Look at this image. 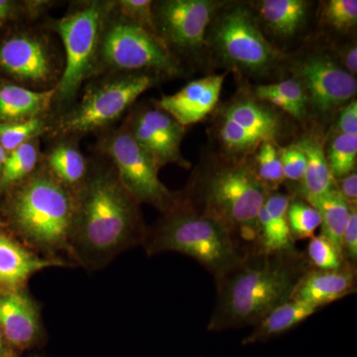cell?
Returning <instances> with one entry per match:
<instances>
[{"label": "cell", "mask_w": 357, "mask_h": 357, "mask_svg": "<svg viewBox=\"0 0 357 357\" xmlns=\"http://www.w3.org/2000/svg\"><path fill=\"white\" fill-rule=\"evenodd\" d=\"M75 201L68 253L73 266L96 271L144 243L148 229L140 204L123 187L107 159L89 164Z\"/></svg>", "instance_id": "6da1fadb"}, {"label": "cell", "mask_w": 357, "mask_h": 357, "mask_svg": "<svg viewBox=\"0 0 357 357\" xmlns=\"http://www.w3.org/2000/svg\"><path fill=\"white\" fill-rule=\"evenodd\" d=\"M299 252L264 253L249 250L238 264L217 279V302L208 332L255 326L268 314L292 299L307 270Z\"/></svg>", "instance_id": "7a4b0ae2"}, {"label": "cell", "mask_w": 357, "mask_h": 357, "mask_svg": "<svg viewBox=\"0 0 357 357\" xmlns=\"http://www.w3.org/2000/svg\"><path fill=\"white\" fill-rule=\"evenodd\" d=\"M75 203V194L56 180L42 160L34 173L0 197V222L38 255L70 263Z\"/></svg>", "instance_id": "3957f363"}, {"label": "cell", "mask_w": 357, "mask_h": 357, "mask_svg": "<svg viewBox=\"0 0 357 357\" xmlns=\"http://www.w3.org/2000/svg\"><path fill=\"white\" fill-rule=\"evenodd\" d=\"M148 255L177 252L190 256L211 272L215 280L243 260L250 249L223 223L204 213L189 199L180 201L152 229L142 244Z\"/></svg>", "instance_id": "277c9868"}, {"label": "cell", "mask_w": 357, "mask_h": 357, "mask_svg": "<svg viewBox=\"0 0 357 357\" xmlns=\"http://www.w3.org/2000/svg\"><path fill=\"white\" fill-rule=\"evenodd\" d=\"M114 0L79 2L62 17L49 21L47 29L60 37L64 47V70L55 89L53 116L76 102L84 82L93 77L100 37Z\"/></svg>", "instance_id": "5b68a950"}, {"label": "cell", "mask_w": 357, "mask_h": 357, "mask_svg": "<svg viewBox=\"0 0 357 357\" xmlns=\"http://www.w3.org/2000/svg\"><path fill=\"white\" fill-rule=\"evenodd\" d=\"M151 73H122L95 77L86 84L81 100L52 117L51 139L79 138L105 131L160 79Z\"/></svg>", "instance_id": "8992f818"}, {"label": "cell", "mask_w": 357, "mask_h": 357, "mask_svg": "<svg viewBox=\"0 0 357 357\" xmlns=\"http://www.w3.org/2000/svg\"><path fill=\"white\" fill-rule=\"evenodd\" d=\"M202 211L223 223L252 250L258 234V215L269 192L256 175L253 164L241 162L215 169L199 184Z\"/></svg>", "instance_id": "52a82bcc"}, {"label": "cell", "mask_w": 357, "mask_h": 357, "mask_svg": "<svg viewBox=\"0 0 357 357\" xmlns=\"http://www.w3.org/2000/svg\"><path fill=\"white\" fill-rule=\"evenodd\" d=\"M181 72L177 56L158 35L122 17L114 6L103 25L93 79L122 73L177 77Z\"/></svg>", "instance_id": "ba28073f"}, {"label": "cell", "mask_w": 357, "mask_h": 357, "mask_svg": "<svg viewBox=\"0 0 357 357\" xmlns=\"http://www.w3.org/2000/svg\"><path fill=\"white\" fill-rule=\"evenodd\" d=\"M64 60L46 30L14 28L0 38V79L37 91L56 89Z\"/></svg>", "instance_id": "9c48e42d"}, {"label": "cell", "mask_w": 357, "mask_h": 357, "mask_svg": "<svg viewBox=\"0 0 357 357\" xmlns=\"http://www.w3.org/2000/svg\"><path fill=\"white\" fill-rule=\"evenodd\" d=\"M96 149L112 164L121 184L140 204H150L165 213L180 201L181 195L160 181L161 167L136 142L126 122L103 131Z\"/></svg>", "instance_id": "30bf717a"}, {"label": "cell", "mask_w": 357, "mask_h": 357, "mask_svg": "<svg viewBox=\"0 0 357 357\" xmlns=\"http://www.w3.org/2000/svg\"><path fill=\"white\" fill-rule=\"evenodd\" d=\"M211 44L225 65L250 74H261L278 64L280 52L263 34L253 14L234 6L218 16Z\"/></svg>", "instance_id": "8fae6325"}, {"label": "cell", "mask_w": 357, "mask_h": 357, "mask_svg": "<svg viewBox=\"0 0 357 357\" xmlns=\"http://www.w3.org/2000/svg\"><path fill=\"white\" fill-rule=\"evenodd\" d=\"M220 2L211 0H164L154 4L157 33L170 51L187 53L204 46L206 30Z\"/></svg>", "instance_id": "7c38bea8"}, {"label": "cell", "mask_w": 357, "mask_h": 357, "mask_svg": "<svg viewBox=\"0 0 357 357\" xmlns=\"http://www.w3.org/2000/svg\"><path fill=\"white\" fill-rule=\"evenodd\" d=\"M295 75L306 91L307 102L321 114L347 105L356 95V77L330 56H310L296 66Z\"/></svg>", "instance_id": "4fadbf2b"}, {"label": "cell", "mask_w": 357, "mask_h": 357, "mask_svg": "<svg viewBox=\"0 0 357 357\" xmlns=\"http://www.w3.org/2000/svg\"><path fill=\"white\" fill-rule=\"evenodd\" d=\"M126 124L136 142L161 168L168 164L191 166L181 152L185 128L166 112L144 107L131 114Z\"/></svg>", "instance_id": "5bb4252c"}, {"label": "cell", "mask_w": 357, "mask_h": 357, "mask_svg": "<svg viewBox=\"0 0 357 357\" xmlns=\"http://www.w3.org/2000/svg\"><path fill=\"white\" fill-rule=\"evenodd\" d=\"M0 328L16 354L34 349L44 338L41 307L28 292H0Z\"/></svg>", "instance_id": "9a60e30c"}, {"label": "cell", "mask_w": 357, "mask_h": 357, "mask_svg": "<svg viewBox=\"0 0 357 357\" xmlns=\"http://www.w3.org/2000/svg\"><path fill=\"white\" fill-rule=\"evenodd\" d=\"M227 74L195 79L173 95L163 96L155 107L172 116L181 126H189L203 121L215 109Z\"/></svg>", "instance_id": "2e32d148"}, {"label": "cell", "mask_w": 357, "mask_h": 357, "mask_svg": "<svg viewBox=\"0 0 357 357\" xmlns=\"http://www.w3.org/2000/svg\"><path fill=\"white\" fill-rule=\"evenodd\" d=\"M53 267H73L70 263L45 258L27 248L0 222V292L27 288L35 274Z\"/></svg>", "instance_id": "e0dca14e"}, {"label": "cell", "mask_w": 357, "mask_h": 357, "mask_svg": "<svg viewBox=\"0 0 357 357\" xmlns=\"http://www.w3.org/2000/svg\"><path fill=\"white\" fill-rule=\"evenodd\" d=\"M356 291V267L347 263L338 270H307L294 290L292 299L324 307Z\"/></svg>", "instance_id": "ac0fdd59"}, {"label": "cell", "mask_w": 357, "mask_h": 357, "mask_svg": "<svg viewBox=\"0 0 357 357\" xmlns=\"http://www.w3.org/2000/svg\"><path fill=\"white\" fill-rule=\"evenodd\" d=\"M290 198L280 192H270L258 215V234L252 250L264 253L297 250L289 229L287 210Z\"/></svg>", "instance_id": "d6986e66"}, {"label": "cell", "mask_w": 357, "mask_h": 357, "mask_svg": "<svg viewBox=\"0 0 357 357\" xmlns=\"http://www.w3.org/2000/svg\"><path fill=\"white\" fill-rule=\"evenodd\" d=\"M55 89L37 91L0 79V124L53 115Z\"/></svg>", "instance_id": "ffe728a7"}, {"label": "cell", "mask_w": 357, "mask_h": 357, "mask_svg": "<svg viewBox=\"0 0 357 357\" xmlns=\"http://www.w3.org/2000/svg\"><path fill=\"white\" fill-rule=\"evenodd\" d=\"M79 138H55L42 153L47 169L66 189L76 194L84 184L89 171V161L82 153Z\"/></svg>", "instance_id": "44dd1931"}, {"label": "cell", "mask_w": 357, "mask_h": 357, "mask_svg": "<svg viewBox=\"0 0 357 357\" xmlns=\"http://www.w3.org/2000/svg\"><path fill=\"white\" fill-rule=\"evenodd\" d=\"M319 310V307L302 301H288L276 307L255 325L252 333H249L241 344H258L284 335L306 321Z\"/></svg>", "instance_id": "7402d4cb"}, {"label": "cell", "mask_w": 357, "mask_h": 357, "mask_svg": "<svg viewBox=\"0 0 357 357\" xmlns=\"http://www.w3.org/2000/svg\"><path fill=\"white\" fill-rule=\"evenodd\" d=\"M223 119L241 126L262 142L274 143L281 128L278 115L252 100L234 102L227 109Z\"/></svg>", "instance_id": "603a6c76"}, {"label": "cell", "mask_w": 357, "mask_h": 357, "mask_svg": "<svg viewBox=\"0 0 357 357\" xmlns=\"http://www.w3.org/2000/svg\"><path fill=\"white\" fill-rule=\"evenodd\" d=\"M297 144L307 158L306 171L304 178L301 181L305 201L325 195L337 187L328 166L323 143L312 136H307Z\"/></svg>", "instance_id": "cb8c5ba5"}, {"label": "cell", "mask_w": 357, "mask_h": 357, "mask_svg": "<svg viewBox=\"0 0 357 357\" xmlns=\"http://www.w3.org/2000/svg\"><path fill=\"white\" fill-rule=\"evenodd\" d=\"M259 14L270 31L279 37L294 36L306 23L310 3L305 0H263Z\"/></svg>", "instance_id": "d4e9b609"}, {"label": "cell", "mask_w": 357, "mask_h": 357, "mask_svg": "<svg viewBox=\"0 0 357 357\" xmlns=\"http://www.w3.org/2000/svg\"><path fill=\"white\" fill-rule=\"evenodd\" d=\"M306 202L316 208L321 215V236L328 239L342 253V236L351 213V206L354 204L347 203L337 187L325 195Z\"/></svg>", "instance_id": "484cf974"}, {"label": "cell", "mask_w": 357, "mask_h": 357, "mask_svg": "<svg viewBox=\"0 0 357 357\" xmlns=\"http://www.w3.org/2000/svg\"><path fill=\"white\" fill-rule=\"evenodd\" d=\"M255 96L287 112L296 119H303L307 114L306 91L298 79H288L279 83L262 84L255 89Z\"/></svg>", "instance_id": "4316f807"}, {"label": "cell", "mask_w": 357, "mask_h": 357, "mask_svg": "<svg viewBox=\"0 0 357 357\" xmlns=\"http://www.w3.org/2000/svg\"><path fill=\"white\" fill-rule=\"evenodd\" d=\"M41 161L40 138L28 141L9 152L0 177V197L34 173Z\"/></svg>", "instance_id": "83f0119b"}, {"label": "cell", "mask_w": 357, "mask_h": 357, "mask_svg": "<svg viewBox=\"0 0 357 357\" xmlns=\"http://www.w3.org/2000/svg\"><path fill=\"white\" fill-rule=\"evenodd\" d=\"M52 117H39L29 121L0 124V144L7 153L13 151L28 141L41 139L51 132Z\"/></svg>", "instance_id": "f1b7e54d"}, {"label": "cell", "mask_w": 357, "mask_h": 357, "mask_svg": "<svg viewBox=\"0 0 357 357\" xmlns=\"http://www.w3.org/2000/svg\"><path fill=\"white\" fill-rule=\"evenodd\" d=\"M326 156L335 181L349 175L356 168L357 136L338 134L331 143Z\"/></svg>", "instance_id": "f546056e"}, {"label": "cell", "mask_w": 357, "mask_h": 357, "mask_svg": "<svg viewBox=\"0 0 357 357\" xmlns=\"http://www.w3.org/2000/svg\"><path fill=\"white\" fill-rule=\"evenodd\" d=\"M253 168L260 182L269 192L276 191L285 181L279 150L274 143L263 142L259 145Z\"/></svg>", "instance_id": "4dcf8cb0"}, {"label": "cell", "mask_w": 357, "mask_h": 357, "mask_svg": "<svg viewBox=\"0 0 357 357\" xmlns=\"http://www.w3.org/2000/svg\"><path fill=\"white\" fill-rule=\"evenodd\" d=\"M289 229L294 241L312 238L321 227V218L319 211L305 199L290 201L287 210Z\"/></svg>", "instance_id": "1f68e13d"}, {"label": "cell", "mask_w": 357, "mask_h": 357, "mask_svg": "<svg viewBox=\"0 0 357 357\" xmlns=\"http://www.w3.org/2000/svg\"><path fill=\"white\" fill-rule=\"evenodd\" d=\"M51 6L52 2L44 0H0V29L13 23L38 20Z\"/></svg>", "instance_id": "d6a6232c"}, {"label": "cell", "mask_w": 357, "mask_h": 357, "mask_svg": "<svg viewBox=\"0 0 357 357\" xmlns=\"http://www.w3.org/2000/svg\"><path fill=\"white\" fill-rule=\"evenodd\" d=\"M306 257L312 269L324 271L338 270L349 263L345 261L342 253L321 236L312 237L307 245Z\"/></svg>", "instance_id": "836d02e7"}, {"label": "cell", "mask_w": 357, "mask_h": 357, "mask_svg": "<svg viewBox=\"0 0 357 357\" xmlns=\"http://www.w3.org/2000/svg\"><path fill=\"white\" fill-rule=\"evenodd\" d=\"M154 2L151 0H114V9L119 15L158 35L155 22Z\"/></svg>", "instance_id": "e575fe53"}, {"label": "cell", "mask_w": 357, "mask_h": 357, "mask_svg": "<svg viewBox=\"0 0 357 357\" xmlns=\"http://www.w3.org/2000/svg\"><path fill=\"white\" fill-rule=\"evenodd\" d=\"M323 20L337 31L347 32L357 23L356 0H330L324 6Z\"/></svg>", "instance_id": "d590c367"}, {"label": "cell", "mask_w": 357, "mask_h": 357, "mask_svg": "<svg viewBox=\"0 0 357 357\" xmlns=\"http://www.w3.org/2000/svg\"><path fill=\"white\" fill-rule=\"evenodd\" d=\"M220 137L227 149L238 153L252 151L263 143L252 134L248 133L241 126L225 119H223L220 126Z\"/></svg>", "instance_id": "8d00e7d4"}, {"label": "cell", "mask_w": 357, "mask_h": 357, "mask_svg": "<svg viewBox=\"0 0 357 357\" xmlns=\"http://www.w3.org/2000/svg\"><path fill=\"white\" fill-rule=\"evenodd\" d=\"M282 166H283L285 180L300 182L303 180L306 171L307 158L299 145H291L279 149Z\"/></svg>", "instance_id": "74e56055"}, {"label": "cell", "mask_w": 357, "mask_h": 357, "mask_svg": "<svg viewBox=\"0 0 357 357\" xmlns=\"http://www.w3.org/2000/svg\"><path fill=\"white\" fill-rule=\"evenodd\" d=\"M342 255L345 261L356 267L357 261V210L356 204L351 206L349 220L342 236Z\"/></svg>", "instance_id": "f35d334b"}, {"label": "cell", "mask_w": 357, "mask_h": 357, "mask_svg": "<svg viewBox=\"0 0 357 357\" xmlns=\"http://www.w3.org/2000/svg\"><path fill=\"white\" fill-rule=\"evenodd\" d=\"M340 133L357 136V102L352 100L345 105L338 119Z\"/></svg>", "instance_id": "ab89813d"}, {"label": "cell", "mask_w": 357, "mask_h": 357, "mask_svg": "<svg viewBox=\"0 0 357 357\" xmlns=\"http://www.w3.org/2000/svg\"><path fill=\"white\" fill-rule=\"evenodd\" d=\"M340 188H337L340 194L347 199L349 204H356L357 202V174L356 170L340 178Z\"/></svg>", "instance_id": "60d3db41"}, {"label": "cell", "mask_w": 357, "mask_h": 357, "mask_svg": "<svg viewBox=\"0 0 357 357\" xmlns=\"http://www.w3.org/2000/svg\"><path fill=\"white\" fill-rule=\"evenodd\" d=\"M340 58L342 60V67L347 72L356 77L357 74V49L356 44L344 47L340 51Z\"/></svg>", "instance_id": "b9f144b4"}, {"label": "cell", "mask_w": 357, "mask_h": 357, "mask_svg": "<svg viewBox=\"0 0 357 357\" xmlns=\"http://www.w3.org/2000/svg\"><path fill=\"white\" fill-rule=\"evenodd\" d=\"M0 357H18V354L8 344L1 328H0Z\"/></svg>", "instance_id": "7bdbcfd3"}, {"label": "cell", "mask_w": 357, "mask_h": 357, "mask_svg": "<svg viewBox=\"0 0 357 357\" xmlns=\"http://www.w3.org/2000/svg\"><path fill=\"white\" fill-rule=\"evenodd\" d=\"M7 155H8V153H7L6 150L1 146V144H0V177H1L2 170H3L4 164H6Z\"/></svg>", "instance_id": "ee69618b"}]
</instances>
